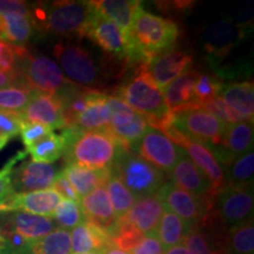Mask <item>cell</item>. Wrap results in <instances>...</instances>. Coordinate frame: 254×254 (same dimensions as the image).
Segmentation results:
<instances>
[{
	"label": "cell",
	"instance_id": "obj_50",
	"mask_svg": "<svg viewBox=\"0 0 254 254\" xmlns=\"http://www.w3.org/2000/svg\"><path fill=\"white\" fill-rule=\"evenodd\" d=\"M164 254H192L190 250L184 245H177L164 251Z\"/></svg>",
	"mask_w": 254,
	"mask_h": 254
},
{
	"label": "cell",
	"instance_id": "obj_29",
	"mask_svg": "<svg viewBox=\"0 0 254 254\" xmlns=\"http://www.w3.org/2000/svg\"><path fill=\"white\" fill-rule=\"evenodd\" d=\"M33 33L31 15L23 13H0V40L13 47L24 46Z\"/></svg>",
	"mask_w": 254,
	"mask_h": 254
},
{
	"label": "cell",
	"instance_id": "obj_32",
	"mask_svg": "<svg viewBox=\"0 0 254 254\" xmlns=\"http://www.w3.org/2000/svg\"><path fill=\"white\" fill-rule=\"evenodd\" d=\"M224 236L213 227L195 226L190 228L183 244L192 254H225Z\"/></svg>",
	"mask_w": 254,
	"mask_h": 254
},
{
	"label": "cell",
	"instance_id": "obj_54",
	"mask_svg": "<svg viewBox=\"0 0 254 254\" xmlns=\"http://www.w3.org/2000/svg\"><path fill=\"white\" fill-rule=\"evenodd\" d=\"M9 140L7 138H5V136H2L1 134H0V151L2 150V148L5 147L6 145H7V142H8Z\"/></svg>",
	"mask_w": 254,
	"mask_h": 254
},
{
	"label": "cell",
	"instance_id": "obj_6",
	"mask_svg": "<svg viewBox=\"0 0 254 254\" xmlns=\"http://www.w3.org/2000/svg\"><path fill=\"white\" fill-rule=\"evenodd\" d=\"M117 97L125 101L136 113L144 116L148 123L170 113L165 104L163 91L148 73L147 65L138 66L135 74L119 88Z\"/></svg>",
	"mask_w": 254,
	"mask_h": 254
},
{
	"label": "cell",
	"instance_id": "obj_15",
	"mask_svg": "<svg viewBox=\"0 0 254 254\" xmlns=\"http://www.w3.org/2000/svg\"><path fill=\"white\" fill-rule=\"evenodd\" d=\"M79 205L85 221L106 232L111 238L114 237L118 230L119 220L114 213L105 186L98 187L90 194L82 196L79 200Z\"/></svg>",
	"mask_w": 254,
	"mask_h": 254
},
{
	"label": "cell",
	"instance_id": "obj_14",
	"mask_svg": "<svg viewBox=\"0 0 254 254\" xmlns=\"http://www.w3.org/2000/svg\"><path fill=\"white\" fill-rule=\"evenodd\" d=\"M63 198L53 189L34 192H14L0 204V213L25 212L52 218Z\"/></svg>",
	"mask_w": 254,
	"mask_h": 254
},
{
	"label": "cell",
	"instance_id": "obj_30",
	"mask_svg": "<svg viewBox=\"0 0 254 254\" xmlns=\"http://www.w3.org/2000/svg\"><path fill=\"white\" fill-rule=\"evenodd\" d=\"M220 99L236 111L246 122L253 123L254 117V86L253 81L233 82L222 88Z\"/></svg>",
	"mask_w": 254,
	"mask_h": 254
},
{
	"label": "cell",
	"instance_id": "obj_13",
	"mask_svg": "<svg viewBox=\"0 0 254 254\" xmlns=\"http://www.w3.org/2000/svg\"><path fill=\"white\" fill-rule=\"evenodd\" d=\"M85 37L97 44L111 58L129 65V46L127 36L113 21L97 13Z\"/></svg>",
	"mask_w": 254,
	"mask_h": 254
},
{
	"label": "cell",
	"instance_id": "obj_17",
	"mask_svg": "<svg viewBox=\"0 0 254 254\" xmlns=\"http://www.w3.org/2000/svg\"><path fill=\"white\" fill-rule=\"evenodd\" d=\"M253 123L238 122L226 126L220 145L209 148L213 152L219 164H224V166H226L232 159L253 151Z\"/></svg>",
	"mask_w": 254,
	"mask_h": 254
},
{
	"label": "cell",
	"instance_id": "obj_52",
	"mask_svg": "<svg viewBox=\"0 0 254 254\" xmlns=\"http://www.w3.org/2000/svg\"><path fill=\"white\" fill-rule=\"evenodd\" d=\"M12 82H13V78H12L11 75L0 72V88L12 85Z\"/></svg>",
	"mask_w": 254,
	"mask_h": 254
},
{
	"label": "cell",
	"instance_id": "obj_37",
	"mask_svg": "<svg viewBox=\"0 0 254 254\" xmlns=\"http://www.w3.org/2000/svg\"><path fill=\"white\" fill-rule=\"evenodd\" d=\"M25 254H71V233L64 228H56L32 244Z\"/></svg>",
	"mask_w": 254,
	"mask_h": 254
},
{
	"label": "cell",
	"instance_id": "obj_5",
	"mask_svg": "<svg viewBox=\"0 0 254 254\" xmlns=\"http://www.w3.org/2000/svg\"><path fill=\"white\" fill-rule=\"evenodd\" d=\"M59 67L72 84L100 92L106 82V69L91 51L77 43H59L53 49Z\"/></svg>",
	"mask_w": 254,
	"mask_h": 254
},
{
	"label": "cell",
	"instance_id": "obj_18",
	"mask_svg": "<svg viewBox=\"0 0 254 254\" xmlns=\"http://www.w3.org/2000/svg\"><path fill=\"white\" fill-rule=\"evenodd\" d=\"M0 227L2 230L14 232L31 244L36 243L37 240L58 228L52 218L25 213V212L0 213Z\"/></svg>",
	"mask_w": 254,
	"mask_h": 254
},
{
	"label": "cell",
	"instance_id": "obj_28",
	"mask_svg": "<svg viewBox=\"0 0 254 254\" xmlns=\"http://www.w3.org/2000/svg\"><path fill=\"white\" fill-rule=\"evenodd\" d=\"M110 245H112V238L87 221L73 228L71 233V254L101 253Z\"/></svg>",
	"mask_w": 254,
	"mask_h": 254
},
{
	"label": "cell",
	"instance_id": "obj_10",
	"mask_svg": "<svg viewBox=\"0 0 254 254\" xmlns=\"http://www.w3.org/2000/svg\"><path fill=\"white\" fill-rule=\"evenodd\" d=\"M174 125L187 139L201 142L208 147L220 145L226 124L201 107H190L173 113Z\"/></svg>",
	"mask_w": 254,
	"mask_h": 254
},
{
	"label": "cell",
	"instance_id": "obj_40",
	"mask_svg": "<svg viewBox=\"0 0 254 254\" xmlns=\"http://www.w3.org/2000/svg\"><path fill=\"white\" fill-rule=\"evenodd\" d=\"M52 219L56 221L57 226L67 231L77 227L78 225L85 221L79 202L67 199H63L60 204L57 206Z\"/></svg>",
	"mask_w": 254,
	"mask_h": 254
},
{
	"label": "cell",
	"instance_id": "obj_20",
	"mask_svg": "<svg viewBox=\"0 0 254 254\" xmlns=\"http://www.w3.org/2000/svg\"><path fill=\"white\" fill-rule=\"evenodd\" d=\"M165 211V207L158 194H152L136 199L127 213L119 220L132 225L146 237L155 236L159 221Z\"/></svg>",
	"mask_w": 254,
	"mask_h": 254
},
{
	"label": "cell",
	"instance_id": "obj_2",
	"mask_svg": "<svg viewBox=\"0 0 254 254\" xmlns=\"http://www.w3.org/2000/svg\"><path fill=\"white\" fill-rule=\"evenodd\" d=\"M109 129L82 132L66 147L65 164L91 170H111L124 151H128Z\"/></svg>",
	"mask_w": 254,
	"mask_h": 254
},
{
	"label": "cell",
	"instance_id": "obj_9",
	"mask_svg": "<svg viewBox=\"0 0 254 254\" xmlns=\"http://www.w3.org/2000/svg\"><path fill=\"white\" fill-rule=\"evenodd\" d=\"M254 199L252 186L225 185L214 198L209 224L228 228L253 218ZM206 225V226H207Z\"/></svg>",
	"mask_w": 254,
	"mask_h": 254
},
{
	"label": "cell",
	"instance_id": "obj_41",
	"mask_svg": "<svg viewBox=\"0 0 254 254\" xmlns=\"http://www.w3.org/2000/svg\"><path fill=\"white\" fill-rule=\"evenodd\" d=\"M224 85L220 78L209 73H200L198 80L195 82L194 91V103L201 107V105L208 101L217 99L220 97Z\"/></svg>",
	"mask_w": 254,
	"mask_h": 254
},
{
	"label": "cell",
	"instance_id": "obj_21",
	"mask_svg": "<svg viewBox=\"0 0 254 254\" xmlns=\"http://www.w3.org/2000/svg\"><path fill=\"white\" fill-rule=\"evenodd\" d=\"M171 178L173 184L178 187L192 193L196 196H215L217 192L204 176V173L192 163V160L186 154V152L180 151V157L178 159L176 166L171 171Z\"/></svg>",
	"mask_w": 254,
	"mask_h": 254
},
{
	"label": "cell",
	"instance_id": "obj_46",
	"mask_svg": "<svg viewBox=\"0 0 254 254\" xmlns=\"http://www.w3.org/2000/svg\"><path fill=\"white\" fill-rule=\"evenodd\" d=\"M20 47H13L0 40V72L6 73L14 79L17 73L18 53Z\"/></svg>",
	"mask_w": 254,
	"mask_h": 254
},
{
	"label": "cell",
	"instance_id": "obj_47",
	"mask_svg": "<svg viewBox=\"0 0 254 254\" xmlns=\"http://www.w3.org/2000/svg\"><path fill=\"white\" fill-rule=\"evenodd\" d=\"M21 124L23 119L20 113L0 110V134L7 138L8 140L19 135Z\"/></svg>",
	"mask_w": 254,
	"mask_h": 254
},
{
	"label": "cell",
	"instance_id": "obj_39",
	"mask_svg": "<svg viewBox=\"0 0 254 254\" xmlns=\"http://www.w3.org/2000/svg\"><path fill=\"white\" fill-rule=\"evenodd\" d=\"M36 92L20 84H12L0 88V110L20 113Z\"/></svg>",
	"mask_w": 254,
	"mask_h": 254
},
{
	"label": "cell",
	"instance_id": "obj_44",
	"mask_svg": "<svg viewBox=\"0 0 254 254\" xmlns=\"http://www.w3.org/2000/svg\"><path fill=\"white\" fill-rule=\"evenodd\" d=\"M201 109L207 111L211 114H213L214 117L222 122L226 125H230V124H234L238 122H246L238 114L236 111H233L230 106H227L226 104L222 101L220 98H217V99H213L208 103H205L201 105Z\"/></svg>",
	"mask_w": 254,
	"mask_h": 254
},
{
	"label": "cell",
	"instance_id": "obj_16",
	"mask_svg": "<svg viewBox=\"0 0 254 254\" xmlns=\"http://www.w3.org/2000/svg\"><path fill=\"white\" fill-rule=\"evenodd\" d=\"M20 116L23 122L38 123L51 129H64L66 126L62 100L44 92L37 91L33 94Z\"/></svg>",
	"mask_w": 254,
	"mask_h": 254
},
{
	"label": "cell",
	"instance_id": "obj_33",
	"mask_svg": "<svg viewBox=\"0 0 254 254\" xmlns=\"http://www.w3.org/2000/svg\"><path fill=\"white\" fill-rule=\"evenodd\" d=\"M190 228L192 226L185 220L165 208L159 221L155 237L158 238L159 243L161 244L165 251L173 246L182 245Z\"/></svg>",
	"mask_w": 254,
	"mask_h": 254
},
{
	"label": "cell",
	"instance_id": "obj_48",
	"mask_svg": "<svg viewBox=\"0 0 254 254\" xmlns=\"http://www.w3.org/2000/svg\"><path fill=\"white\" fill-rule=\"evenodd\" d=\"M129 254H164V249L155 236L145 237L140 244L128 252Z\"/></svg>",
	"mask_w": 254,
	"mask_h": 254
},
{
	"label": "cell",
	"instance_id": "obj_43",
	"mask_svg": "<svg viewBox=\"0 0 254 254\" xmlns=\"http://www.w3.org/2000/svg\"><path fill=\"white\" fill-rule=\"evenodd\" d=\"M26 151H19L14 157H12L5 166L0 170V204L11 195L13 192V187H12V173L15 168V165L20 161H23L26 158Z\"/></svg>",
	"mask_w": 254,
	"mask_h": 254
},
{
	"label": "cell",
	"instance_id": "obj_7",
	"mask_svg": "<svg viewBox=\"0 0 254 254\" xmlns=\"http://www.w3.org/2000/svg\"><path fill=\"white\" fill-rule=\"evenodd\" d=\"M112 173L119 178L136 199L157 194L167 178L165 173L131 150L124 151L119 155L112 167Z\"/></svg>",
	"mask_w": 254,
	"mask_h": 254
},
{
	"label": "cell",
	"instance_id": "obj_12",
	"mask_svg": "<svg viewBox=\"0 0 254 254\" xmlns=\"http://www.w3.org/2000/svg\"><path fill=\"white\" fill-rule=\"evenodd\" d=\"M131 150H134L136 154L159 171L170 174L180 157L182 147L173 144L161 132L150 127Z\"/></svg>",
	"mask_w": 254,
	"mask_h": 254
},
{
	"label": "cell",
	"instance_id": "obj_51",
	"mask_svg": "<svg viewBox=\"0 0 254 254\" xmlns=\"http://www.w3.org/2000/svg\"><path fill=\"white\" fill-rule=\"evenodd\" d=\"M0 254H11L8 249V244L6 241V238L4 236L1 227H0Z\"/></svg>",
	"mask_w": 254,
	"mask_h": 254
},
{
	"label": "cell",
	"instance_id": "obj_34",
	"mask_svg": "<svg viewBox=\"0 0 254 254\" xmlns=\"http://www.w3.org/2000/svg\"><path fill=\"white\" fill-rule=\"evenodd\" d=\"M222 246L225 254H254L253 218L228 228Z\"/></svg>",
	"mask_w": 254,
	"mask_h": 254
},
{
	"label": "cell",
	"instance_id": "obj_26",
	"mask_svg": "<svg viewBox=\"0 0 254 254\" xmlns=\"http://www.w3.org/2000/svg\"><path fill=\"white\" fill-rule=\"evenodd\" d=\"M199 74L200 72L196 69H190L183 73L164 88V100L170 112L176 113L182 110L190 109V107L198 106L194 103L193 91H194Z\"/></svg>",
	"mask_w": 254,
	"mask_h": 254
},
{
	"label": "cell",
	"instance_id": "obj_3",
	"mask_svg": "<svg viewBox=\"0 0 254 254\" xmlns=\"http://www.w3.org/2000/svg\"><path fill=\"white\" fill-rule=\"evenodd\" d=\"M12 84L25 85L59 99L79 87L65 77L56 62L44 55H32L25 49L18 55L17 73Z\"/></svg>",
	"mask_w": 254,
	"mask_h": 254
},
{
	"label": "cell",
	"instance_id": "obj_19",
	"mask_svg": "<svg viewBox=\"0 0 254 254\" xmlns=\"http://www.w3.org/2000/svg\"><path fill=\"white\" fill-rule=\"evenodd\" d=\"M58 174V168L55 165L26 161L15 167L12 173L13 192H34L52 189Z\"/></svg>",
	"mask_w": 254,
	"mask_h": 254
},
{
	"label": "cell",
	"instance_id": "obj_38",
	"mask_svg": "<svg viewBox=\"0 0 254 254\" xmlns=\"http://www.w3.org/2000/svg\"><path fill=\"white\" fill-rule=\"evenodd\" d=\"M105 189L107 190L111 205H112L114 213L118 219L123 218L135 204V196L113 173L111 174L107 183L105 184Z\"/></svg>",
	"mask_w": 254,
	"mask_h": 254
},
{
	"label": "cell",
	"instance_id": "obj_36",
	"mask_svg": "<svg viewBox=\"0 0 254 254\" xmlns=\"http://www.w3.org/2000/svg\"><path fill=\"white\" fill-rule=\"evenodd\" d=\"M66 150V141L62 134L51 132L49 135L27 148V154L36 163L52 164L64 155Z\"/></svg>",
	"mask_w": 254,
	"mask_h": 254
},
{
	"label": "cell",
	"instance_id": "obj_35",
	"mask_svg": "<svg viewBox=\"0 0 254 254\" xmlns=\"http://www.w3.org/2000/svg\"><path fill=\"white\" fill-rule=\"evenodd\" d=\"M225 183L231 186H252L254 178L253 151L232 159L225 166Z\"/></svg>",
	"mask_w": 254,
	"mask_h": 254
},
{
	"label": "cell",
	"instance_id": "obj_25",
	"mask_svg": "<svg viewBox=\"0 0 254 254\" xmlns=\"http://www.w3.org/2000/svg\"><path fill=\"white\" fill-rule=\"evenodd\" d=\"M112 120V110L109 104V94L91 91L88 93L86 109L75 120L74 126L82 132L109 128Z\"/></svg>",
	"mask_w": 254,
	"mask_h": 254
},
{
	"label": "cell",
	"instance_id": "obj_49",
	"mask_svg": "<svg viewBox=\"0 0 254 254\" xmlns=\"http://www.w3.org/2000/svg\"><path fill=\"white\" fill-rule=\"evenodd\" d=\"M52 189L55 190L63 199L73 200V201H78V202L79 200H80L77 193H75L74 189H73L71 184L68 183V180L64 177V174L62 172H60L58 174V177L56 178L55 183H53L52 185Z\"/></svg>",
	"mask_w": 254,
	"mask_h": 254
},
{
	"label": "cell",
	"instance_id": "obj_45",
	"mask_svg": "<svg viewBox=\"0 0 254 254\" xmlns=\"http://www.w3.org/2000/svg\"><path fill=\"white\" fill-rule=\"evenodd\" d=\"M51 132H52V129L49 128L47 126L41 125V124L23 122L19 135H20L21 141H23V144L27 150L31 146L36 144V142L41 140L43 138H45L46 135H49Z\"/></svg>",
	"mask_w": 254,
	"mask_h": 254
},
{
	"label": "cell",
	"instance_id": "obj_31",
	"mask_svg": "<svg viewBox=\"0 0 254 254\" xmlns=\"http://www.w3.org/2000/svg\"><path fill=\"white\" fill-rule=\"evenodd\" d=\"M97 13L117 24L127 33L131 27L133 17L141 1L138 0H100L92 1Z\"/></svg>",
	"mask_w": 254,
	"mask_h": 254
},
{
	"label": "cell",
	"instance_id": "obj_22",
	"mask_svg": "<svg viewBox=\"0 0 254 254\" xmlns=\"http://www.w3.org/2000/svg\"><path fill=\"white\" fill-rule=\"evenodd\" d=\"M193 57L186 51L171 50L158 56L147 65V71L160 90L177 79L192 65Z\"/></svg>",
	"mask_w": 254,
	"mask_h": 254
},
{
	"label": "cell",
	"instance_id": "obj_8",
	"mask_svg": "<svg viewBox=\"0 0 254 254\" xmlns=\"http://www.w3.org/2000/svg\"><path fill=\"white\" fill-rule=\"evenodd\" d=\"M157 194L165 208L192 227H204L208 224L215 196H196L172 182L165 183Z\"/></svg>",
	"mask_w": 254,
	"mask_h": 254
},
{
	"label": "cell",
	"instance_id": "obj_24",
	"mask_svg": "<svg viewBox=\"0 0 254 254\" xmlns=\"http://www.w3.org/2000/svg\"><path fill=\"white\" fill-rule=\"evenodd\" d=\"M185 150L186 154L192 160V163L204 173V176L212 184L215 192H219L222 187L226 185L225 183V174L221 165L219 164L217 158L214 157L213 152L207 145L201 142L185 139L182 146Z\"/></svg>",
	"mask_w": 254,
	"mask_h": 254
},
{
	"label": "cell",
	"instance_id": "obj_42",
	"mask_svg": "<svg viewBox=\"0 0 254 254\" xmlns=\"http://www.w3.org/2000/svg\"><path fill=\"white\" fill-rule=\"evenodd\" d=\"M145 237L146 236H144L141 232H139L136 228L133 227L132 225L119 220L118 230H117L116 234L112 238V245L128 253L138 244H140Z\"/></svg>",
	"mask_w": 254,
	"mask_h": 254
},
{
	"label": "cell",
	"instance_id": "obj_53",
	"mask_svg": "<svg viewBox=\"0 0 254 254\" xmlns=\"http://www.w3.org/2000/svg\"><path fill=\"white\" fill-rule=\"evenodd\" d=\"M101 254H129V253L125 252V251L119 250L118 247L110 245L109 247H106V249H105L103 252H101Z\"/></svg>",
	"mask_w": 254,
	"mask_h": 254
},
{
	"label": "cell",
	"instance_id": "obj_1",
	"mask_svg": "<svg viewBox=\"0 0 254 254\" xmlns=\"http://www.w3.org/2000/svg\"><path fill=\"white\" fill-rule=\"evenodd\" d=\"M126 36L129 65H148L158 56L171 51L179 37V28L174 21L146 12L139 6Z\"/></svg>",
	"mask_w": 254,
	"mask_h": 254
},
{
	"label": "cell",
	"instance_id": "obj_23",
	"mask_svg": "<svg viewBox=\"0 0 254 254\" xmlns=\"http://www.w3.org/2000/svg\"><path fill=\"white\" fill-rule=\"evenodd\" d=\"M245 32L238 25L228 20H221L212 25L204 38V49L209 59H221L228 55Z\"/></svg>",
	"mask_w": 254,
	"mask_h": 254
},
{
	"label": "cell",
	"instance_id": "obj_27",
	"mask_svg": "<svg viewBox=\"0 0 254 254\" xmlns=\"http://www.w3.org/2000/svg\"><path fill=\"white\" fill-rule=\"evenodd\" d=\"M62 173L68 180L79 198L90 194L92 190L100 186H105L112 174L111 170H91L77 165L65 164Z\"/></svg>",
	"mask_w": 254,
	"mask_h": 254
},
{
	"label": "cell",
	"instance_id": "obj_11",
	"mask_svg": "<svg viewBox=\"0 0 254 254\" xmlns=\"http://www.w3.org/2000/svg\"><path fill=\"white\" fill-rule=\"evenodd\" d=\"M109 104L112 110V120L107 129L131 150L150 128V124L144 116L136 113L117 95H109Z\"/></svg>",
	"mask_w": 254,
	"mask_h": 254
},
{
	"label": "cell",
	"instance_id": "obj_4",
	"mask_svg": "<svg viewBox=\"0 0 254 254\" xmlns=\"http://www.w3.org/2000/svg\"><path fill=\"white\" fill-rule=\"evenodd\" d=\"M95 11L92 1H55L45 9L38 7L31 18L36 17L44 30L53 36L63 38H82L86 36Z\"/></svg>",
	"mask_w": 254,
	"mask_h": 254
},
{
	"label": "cell",
	"instance_id": "obj_55",
	"mask_svg": "<svg viewBox=\"0 0 254 254\" xmlns=\"http://www.w3.org/2000/svg\"><path fill=\"white\" fill-rule=\"evenodd\" d=\"M81 254H101V253H98V252H90V253H81Z\"/></svg>",
	"mask_w": 254,
	"mask_h": 254
}]
</instances>
